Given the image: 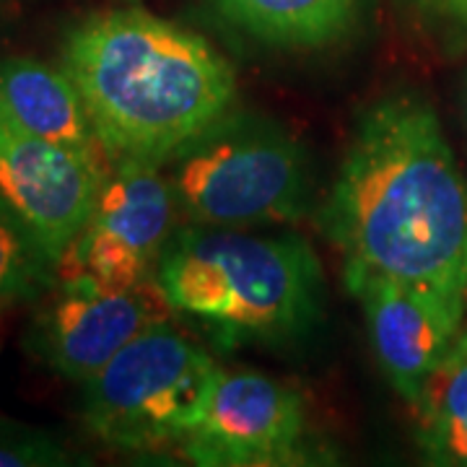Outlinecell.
Listing matches in <instances>:
<instances>
[{"label":"cell","mask_w":467,"mask_h":467,"mask_svg":"<svg viewBox=\"0 0 467 467\" xmlns=\"http://www.w3.org/2000/svg\"><path fill=\"white\" fill-rule=\"evenodd\" d=\"M322 223L348 288L389 278L467 304V180L426 99L402 91L368 107Z\"/></svg>","instance_id":"cell-1"},{"label":"cell","mask_w":467,"mask_h":467,"mask_svg":"<svg viewBox=\"0 0 467 467\" xmlns=\"http://www.w3.org/2000/svg\"><path fill=\"white\" fill-rule=\"evenodd\" d=\"M60 66L109 161L167 167L236 99L234 67L208 39L143 8L81 18L63 39Z\"/></svg>","instance_id":"cell-2"},{"label":"cell","mask_w":467,"mask_h":467,"mask_svg":"<svg viewBox=\"0 0 467 467\" xmlns=\"http://www.w3.org/2000/svg\"><path fill=\"white\" fill-rule=\"evenodd\" d=\"M153 281L169 312L223 348L294 340L322 306L319 260L299 234L187 223L171 234Z\"/></svg>","instance_id":"cell-3"},{"label":"cell","mask_w":467,"mask_h":467,"mask_svg":"<svg viewBox=\"0 0 467 467\" xmlns=\"http://www.w3.org/2000/svg\"><path fill=\"white\" fill-rule=\"evenodd\" d=\"M180 213L190 223L260 229L304 216L306 153L273 119L226 112L167 161Z\"/></svg>","instance_id":"cell-4"},{"label":"cell","mask_w":467,"mask_h":467,"mask_svg":"<svg viewBox=\"0 0 467 467\" xmlns=\"http://www.w3.org/2000/svg\"><path fill=\"white\" fill-rule=\"evenodd\" d=\"M221 371L211 353L159 319L84 384V426L125 454L177 450L205 413Z\"/></svg>","instance_id":"cell-5"},{"label":"cell","mask_w":467,"mask_h":467,"mask_svg":"<svg viewBox=\"0 0 467 467\" xmlns=\"http://www.w3.org/2000/svg\"><path fill=\"white\" fill-rule=\"evenodd\" d=\"M177 213L164 167L133 159L112 161L91 218L57 263V281L112 291L150 284L177 232Z\"/></svg>","instance_id":"cell-6"},{"label":"cell","mask_w":467,"mask_h":467,"mask_svg":"<svg viewBox=\"0 0 467 467\" xmlns=\"http://www.w3.org/2000/svg\"><path fill=\"white\" fill-rule=\"evenodd\" d=\"M177 451L198 467L306 465V408L299 392L260 371H221L205 413Z\"/></svg>","instance_id":"cell-7"},{"label":"cell","mask_w":467,"mask_h":467,"mask_svg":"<svg viewBox=\"0 0 467 467\" xmlns=\"http://www.w3.org/2000/svg\"><path fill=\"white\" fill-rule=\"evenodd\" d=\"M112 161L26 130L0 101V192L60 263L97 205Z\"/></svg>","instance_id":"cell-8"},{"label":"cell","mask_w":467,"mask_h":467,"mask_svg":"<svg viewBox=\"0 0 467 467\" xmlns=\"http://www.w3.org/2000/svg\"><path fill=\"white\" fill-rule=\"evenodd\" d=\"M167 312L156 281L125 291L57 281L47 306L34 317L26 346L57 377L86 384Z\"/></svg>","instance_id":"cell-9"},{"label":"cell","mask_w":467,"mask_h":467,"mask_svg":"<svg viewBox=\"0 0 467 467\" xmlns=\"http://www.w3.org/2000/svg\"><path fill=\"white\" fill-rule=\"evenodd\" d=\"M348 291L364 306L374 356L387 382L413 408L460 335L467 304L389 278H367Z\"/></svg>","instance_id":"cell-10"},{"label":"cell","mask_w":467,"mask_h":467,"mask_svg":"<svg viewBox=\"0 0 467 467\" xmlns=\"http://www.w3.org/2000/svg\"><path fill=\"white\" fill-rule=\"evenodd\" d=\"M0 101L26 130L109 161L84 97L63 66L34 57H0Z\"/></svg>","instance_id":"cell-11"},{"label":"cell","mask_w":467,"mask_h":467,"mask_svg":"<svg viewBox=\"0 0 467 467\" xmlns=\"http://www.w3.org/2000/svg\"><path fill=\"white\" fill-rule=\"evenodd\" d=\"M239 32L281 50H317L350 32L361 0H213Z\"/></svg>","instance_id":"cell-12"},{"label":"cell","mask_w":467,"mask_h":467,"mask_svg":"<svg viewBox=\"0 0 467 467\" xmlns=\"http://www.w3.org/2000/svg\"><path fill=\"white\" fill-rule=\"evenodd\" d=\"M416 410V441L426 462L467 467V330L431 371Z\"/></svg>","instance_id":"cell-13"},{"label":"cell","mask_w":467,"mask_h":467,"mask_svg":"<svg viewBox=\"0 0 467 467\" xmlns=\"http://www.w3.org/2000/svg\"><path fill=\"white\" fill-rule=\"evenodd\" d=\"M55 285V257L32 223L0 192V304L36 301Z\"/></svg>","instance_id":"cell-14"},{"label":"cell","mask_w":467,"mask_h":467,"mask_svg":"<svg viewBox=\"0 0 467 467\" xmlns=\"http://www.w3.org/2000/svg\"><path fill=\"white\" fill-rule=\"evenodd\" d=\"M73 465L70 451L47 431L0 420V467Z\"/></svg>","instance_id":"cell-15"},{"label":"cell","mask_w":467,"mask_h":467,"mask_svg":"<svg viewBox=\"0 0 467 467\" xmlns=\"http://www.w3.org/2000/svg\"><path fill=\"white\" fill-rule=\"evenodd\" d=\"M434 3L451 21H457L462 29H467V0H434Z\"/></svg>","instance_id":"cell-16"},{"label":"cell","mask_w":467,"mask_h":467,"mask_svg":"<svg viewBox=\"0 0 467 467\" xmlns=\"http://www.w3.org/2000/svg\"><path fill=\"white\" fill-rule=\"evenodd\" d=\"M462 109H465V122H467V73H465V84H462Z\"/></svg>","instance_id":"cell-17"}]
</instances>
